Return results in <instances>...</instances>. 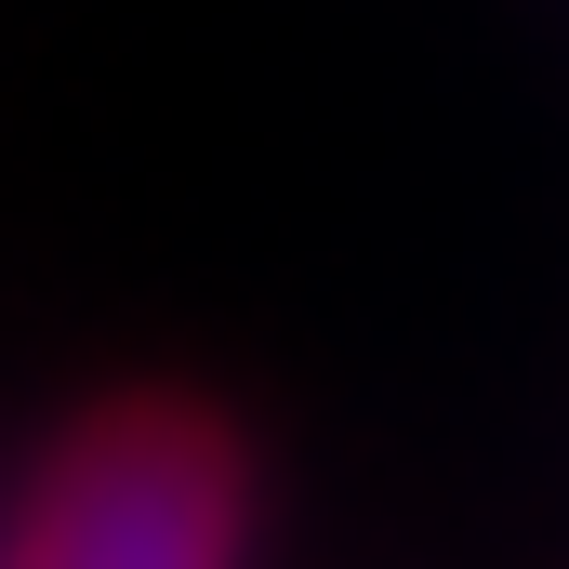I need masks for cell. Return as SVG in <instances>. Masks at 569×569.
Wrapping results in <instances>:
<instances>
[{
	"instance_id": "cell-1",
	"label": "cell",
	"mask_w": 569,
	"mask_h": 569,
	"mask_svg": "<svg viewBox=\"0 0 569 569\" xmlns=\"http://www.w3.org/2000/svg\"><path fill=\"white\" fill-rule=\"evenodd\" d=\"M252 463L199 398H107L40 463L0 569H239Z\"/></svg>"
}]
</instances>
